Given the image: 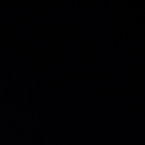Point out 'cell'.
Listing matches in <instances>:
<instances>
[]
</instances>
